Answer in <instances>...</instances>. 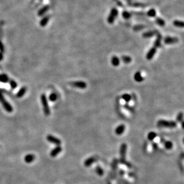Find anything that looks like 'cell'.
I'll return each instance as SVG.
<instances>
[{
	"mask_svg": "<svg viewBox=\"0 0 184 184\" xmlns=\"http://www.w3.org/2000/svg\"><path fill=\"white\" fill-rule=\"evenodd\" d=\"M122 98L127 103H128L131 100V96L128 94H124L122 96Z\"/></svg>",
	"mask_w": 184,
	"mask_h": 184,
	"instance_id": "27",
	"label": "cell"
},
{
	"mask_svg": "<svg viewBox=\"0 0 184 184\" xmlns=\"http://www.w3.org/2000/svg\"><path fill=\"white\" fill-rule=\"evenodd\" d=\"M70 85L73 87H75L80 89H85L87 86L86 83L83 81H74L70 83Z\"/></svg>",
	"mask_w": 184,
	"mask_h": 184,
	"instance_id": "6",
	"label": "cell"
},
{
	"mask_svg": "<svg viewBox=\"0 0 184 184\" xmlns=\"http://www.w3.org/2000/svg\"><path fill=\"white\" fill-rule=\"evenodd\" d=\"M132 6H133V7H145V5L143 4H138V3H135V4H131Z\"/></svg>",
	"mask_w": 184,
	"mask_h": 184,
	"instance_id": "33",
	"label": "cell"
},
{
	"mask_svg": "<svg viewBox=\"0 0 184 184\" xmlns=\"http://www.w3.org/2000/svg\"><path fill=\"white\" fill-rule=\"evenodd\" d=\"M183 117H184V115L182 113H179L177 117H176V121L179 122H181L182 121V119H183Z\"/></svg>",
	"mask_w": 184,
	"mask_h": 184,
	"instance_id": "31",
	"label": "cell"
},
{
	"mask_svg": "<svg viewBox=\"0 0 184 184\" xmlns=\"http://www.w3.org/2000/svg\"><path fill=\"white\" fill-rule=\"evenodd\" d=\"M147 15L150 17H154L156 16V11L154 10V8H152L149 10L148 12H147Z\"/></svg>",
	"mask_w": 184,
	"mask_h": 184,
	"instance_id": "22",
	"label": "cell"
},
{
	"mask_svg": "<svg viewBox=\"0 0 184 184\" xmlns=\"http://www.w3.org/2000/svg\"><path fill=\"white\" fill-rule=\"evenodd\" d=\"M156 136H157L156 133H155L154 132H149L147 137H148V139L150 141H153L155 138H156Z\"/></svg>",
	"mask_w": 184,
	"mask_h": 184,
	"instance_id": "23",
	"label": "cell"
},
{
	"mask_svg": "<svg viewBox=\"0 0 184 184\" xmlns=\"http://www.w3.org/2000/svg\"><path fill=\"white\" fill-rule=\"evenodd\" d=\"M111 63L114 66H118L120 64V59L116 56H113L111 60Z\"/></svg>",
	"mask_w": 184,
	"mask_h": 184,
	"instance_id": "16",
	"label": "cell"
},
{
	"mask_svg": "<svg viewBox=\"0 0 184 184\" xmlns=\"http://www.w3.org/2000/svg\"><path fill=\"white\" fill-rule=\"evenodd\" d=\"M96 172L99 176H103V174H104V171H103V169L101 168V167L99 166H97Z\"/></svg>",
	"mask_w": 184,
	"mask_h": 184,
	"instance_id": "29",
	"label": "cell"
},
{
	"mask_svg": "<svg viewBox=\"0 0 184 184\" xmlns=\"http://www.w3.org/2000/svg\"><path fill=\"white\" fill-rule=\"evenodd\" d=\"M165 147L166 149H167V150H168L172 149V148H173L172 142L171 141H166V142H165Z\"/></svg>",
	"mask_w": 184,
	"mask_h": 184,
	"instance_id": "26",
	"label": "cell"
},
{
	"mask_svg": "<svg viewBox=\"0 0 184 184\" xmlns=\"http://www.w3.org/2000/svg\"><path fill=\"white\" fill-rule=\"evenodd\" d=\"M162 36L161 35L160 33H158L157 36V38L156 39V41H154V46L155 48H159L161 46V41H162Z\"/></svg>",
	"mask_w": 184,
	"mask_h": 184,
	"instance_id": "13",
	"label": "cell"
},
{
	"mask_svg": "<svg viewBox=\"0 0 184 184\" xmlns=\"http://www.w3.org/2000/svg\"><path fill=\"white\" fill-rule=\"evenodd\" d=\"M47 139L48 142L52 143V144H55V145H57L58 146L60 145L61 144V141L60 139H58L57 138H56L55 137V136H53V135H49L47 136Z\"/></svg>",
	"mask_w": 184,
	"mask_h": 184,
	"instance_id": "7",
	"label": "cell"
},
{
	"mask_svg": "<svg viewBox=\"0 0 184 184\" xmlns=\"http://www.w3.org/2000/svg\"><path fill=\"white\" fill-rule=\"evenodd\" d=\"M41 103L42 106H43L44 114L46 116H49L50 114V110L49 106H48V101H47V97L44 94H42L41 96Z\"/></svg>",
	"mask_w": 184,
	"mask_h": 184,
	"instance_id": "2",
	"label": "cell"
},
{
	"mask_svg": "<svg viewBox=\"0 0 184 184\" xmlns=\"http://www.w3.org/2000/svg\"><path fill=\"white\" fill-rule=\"evenodd\" d=\"M0 103H1V104L2 105L4 109H5L7 112H9V113L13 112V107H11V106L10 104V103L6 101L5 98H4V96L2 95V94H1V92H0Z\"/></svg>",
	"mask_w": 184,
	"mask_h": 184,
	"instance_id": "3",
	"label": "cell"
},
{
	"mask_svg": "<svg viewBox=\"0 0 184 184\" xmlns=\"http://www.w3.org/2000/svg\"><path fill=\"white\" fill-rule=\"evenodd\" d=\"M48 21H49V17L47 16V17H44V19L41 21V22H40L41 26H45L48 23Z\"/></svg>",
	"mask_w": 184,
	"mask_h": 184,
	"instance_id": "28",
	"label": "cell"
},
{
	"mask_svg": "<svg viewBox=\"0 0 184 184\" xmlns=\"http://www.w3.org/2000/svg\"><path fill=\"white\" fill-rule=\"evenodd\" d=\"M159 33V32L156 30H150V31L145 32L143 33L142 36L145 38H151L154 36L156 35H157Z\"/></svg>",
	"mask_w": 184,
	"mask_h": 184,
	"instance_id": "9",
	"label": "cell"
},
{
	"mask_svg": "<svg viewBox=\"0 0 184 184\" xmlns=\"http://www.w3.org/2000/svg\"><path fill=\"white\" fill-rule=\"evenodd\" d=\"M122 60L123 61V62L126 64H129L131 62L132 59L129 56H123L121 57Z\"/></svg>",
	"mask_w": 184,
	"mask_h": 184,
	"instance_id": "19",
	"label": "cell"
},
{
	"mask_svg": "<svg viewBox=\"0 0 184 184\" xmlns=\"http://www.w3.org/2000/svg\"><path fill=\"white\" fill-rule=\"evenodd\" d=\"M173 25H174L175 26L178 27V28H183L184 26V23L183 21L178 20H174L173 22Z\"/></svg>",
	"mask_w": 184,
	"mask_h": 184,
	"instance_id": "18",
	"label": "cell"
},
{
	"mask_svg": "<svg viewBox=\"0 0 184 184\" xmlns=\"http://www.w3.org/2000/svg\"><path fill=\"white\" fill-rule=\"evenodd\" d=\"M126 149H127L126 144H124V143L122 144L121 146V149H120V156H121V160L122 162H124V161H125Z\"/></svg>",
	"mask_w": 184,
	"mask_h": 184,
	"instance_id": "5",
	"label": "cell"
},
{
	"mask_svg": "<svg viewBox=\"0 0 184 184\" xmlns=\"http://www.w3.org/2000/svg\"><path fill=\"white\" fill-rule=\"evenodd\" d=\"M61 151H62L61 147L59 145L57 146V147H56L55 148L53 149L52 151H51V153H50V156L52 157H55L57 156Z\"/></svg>",
	"mask_w": 184,
	"mask_h": 184,
	"instance_id": "11",
	"label": "cell"
},
{
	"mask_svg": "<svg viewBox=\"0 0 184 184\" xmlns=\"http://www.w3.org/2000/svg\"><path fill=\"white\" fill-rule=\"evenodd\" d=\"M124 130H125V126L124 124H121L119 126L116 127L115 130V133L116 134L118 135H121L123 134Z\"/></svg>",
	"mask_w": 184,
	"mask_h": 184,
	"instance_id": "12",
	"label": "cell"
},
{
	"mask_svg": "<svg viewBox=\"0 0 184 184\" xmlns=\"http://www.w3.org/2000/svg\"><path fill=\"white\" fill-rule=\"evenodd\" d=\"M57 100V95L56 94H51L50 96V100L51 101H55Z\"/></svg>",
	"mask_w": 184,
	"mask_h": 184,
	"instance_id": "32",
	"label": "cell"
},
{
	"mask_svg": "<svg viewBox=\"0 0 184 184\" xmlns=\"http://www.w3.org/2000/svg\"><path fill=\"white\" fill-rule=\"evenodd\" d=\"M48 9H49V6L48 5L44 6V7H42V8L38 11V15L39 16H42L44 13H45L47 11H48Z\"/></svg>",
	"mask_w": 184,
	"mask_h": 184,
	"instance_id": "20",
	"label": "cell"
},
{
	"mask_svg": "<svg viewBox=\"0 0 184 184\" xmlns=\"http://www.w3.org/2000/svg\"><path fill=\"white\" fill-rule=\"evenodd\" d=\"M95 162V159L94 157H89L85 161L84 165L86 167H89L93 163Z\"/></svg>",
	"mask_w": 184,
	"mask_h": 184,
	"instance_id": "17",
	"label": "cell"
},
{
	"mask_svg": "<svg viewBox=\"0 0 184 184\" xmlns=\"http://www.w3.org/2000/svg\"><path fill=\"white\" fill-rule=\"evenodd\" d=\"M157 51V48H155L154 47H153V48H151V49L148 51V52L147 53V56H146V58H147V60H150L154 57L155 54H156Z\"/></svg>",
	"mask_w": 184,
	"mask_h": 184,
	"instance_id": "10",
	"label": "cell"
},
{
	"mask_svg": "<svg viewBox=\"0 0 184 184\" xmlns=\"http://www.w3.org/2000/svg\"><path fill=\"white\" fill-rule=\"evenodd\" d=\"M156 22L158 25L160 26H164L165 25V22L164 21L163 19H162V18L160 17L156 18Z\"/></svg>",
	"mask_w": 184,
	"mask_h": 184,
	"instance_id": "21",
	"label": "cell"
},
{
	"mask_svg": "<svg viewBox=\"0 0 184 184\" xmlns=\"http://www.w3.org/2000/svg\"><path fill=\"white\" fill-rule=\"evenodd\" d=\"M35 159V156L33 154H28L25 157V161L27 163H30Z\"/></svg>",
	"mask_w": 184,
	"mask_h": 184,
	"instance_id": "14",
	"label": "cell"
},
{
	"mask_svg": "<svg viewBox=\"0 0 184 184\" xmlns=\"http://www.w3.org/2000/svg\"><path fill=\"white\" fill-rule=\"evenodd\" d=\"M146 28V26L144 25H135L134 27H133V30L134 31H139V30H141L142 29H144Z\"/></svg>",
	"mask_w": 184,
	"mask_h": 184,
	"instance_id": "24",
	"label": "cell"
},
{
	"mask_svg": "<svg viewBox=\"0 0 184 184\" xmlns=\"http://www.w3.org/2000/svg\"><path fill=\"white\" fill-rule=\"evenodd\" d=\"M26 92V88L23 87L22 88L20 89L18 93L17 94V97L18 98H20V97H22L24 95V94H25Z\"/></svg>",
	"mask_w": 184,
	"mask_h": 184,
	"instance_id": "25",
	"label": "cell"
},
{
	"mask_svg": "<svg viewBox=\"0 0 184 184\" xmlns=\"http://www.w3.org/2000/svg\"><path fill=\"white\" fill-rule=\"evenodd\" d=\"M11 87L13 88H15L16 86V83H15L14 82H11Z\"/></svg>",
	"mask_w": 184,
	"mask_h": 184,
	"instance_id": "34",
	"label": "cell"
},
{
	"mask_svg": "<svg viewBox=\"0 0 184 184\" xmlns=\"http://www.w3.org/2000/svg\"><path fill=\"white\" fill-rule=\"evenodd\" d=\"M134 79L136 80V82H140L143 81L144 78H143L142 75H141L140 71H137L136 73H135L134 75Z\"/></svg>",
	"mask_w": 184,
	"mask_h": 184,
	"instance_id": "15",
	"label": "cell"
},
{
	"mask_svg": "<svg viewBox=\"0 0 184 184\" xmlns=\"http://www.w3.org/2000/svg\"><path fill=\"white\" fill-rule=\"evenodd\" d=\"M184 122H182V128H184Z\"/></svg>",
	"mask_w": 184,
	"mask_h": 184,
	"instance_id": "35",
	"label": "cell"
},
{
	"mask_svg": "<svg viewBox=\"0 0 184 184\" xmlns=\"http://www.w3.org/2000/svg\"><path fill=\"white\" fill-rule=\"evenodd\" d=\"M179 41V39L176 37H171V36H167L164 39V42L166 44H173L177 43Z\"/></svg>",
	"mask_w": 184,
	"mask_h": 184,
	"instance_id": "8",
	"label": "cell"
},
{
	"mask_svg": "<svg viewBox=\"0 0 184 184\" xmlns=\"http://www.w3.org/2000/svg\"><path fill=\"white\" fill-rule=\"evenodd\" d=\"M122 16L123 17L124 19H128L130 17H131V14H130V13H129V12L127 11H123V13H122Z\"/></svg>",
	"mask_w": 184,
	"mask_h": 184,
	"instance_id": "30",
	"label": "cell"
},
{
	"mask_svg": "<svg viewBox=\"0 0 184 184\" xmlns=\"http://www.w3.org/2000/svg\"><path fill=\"white\" fill-rule=\"evenodd\" d=\"M157 124L159 126L166 127H175L176 126V122L174 121H166V120H160L158 121Z\"/></svg>",
	"mask_w": 184,
	"mask_h": 184,
	"instance_id": "1",
	"label": "cell"
},
{
	"mask_svg": "<svg viewBox=\"0 0 184 184\" xmlns=\"http://www.w3.org/2000/svg\"><path fill=\"white\" fill-rule=\"evenodd\" d=\"M118 11L116 8H113L111 10L110 14H109V17L107 18V22H109V23L112 24L113 23L115 22L116 18L118 16Z\"/></svg>",
	"mask_w": 184,
	"mask_h": 184,
	"instance_id": "4",
	"label": "cell"
}]
</instances>
